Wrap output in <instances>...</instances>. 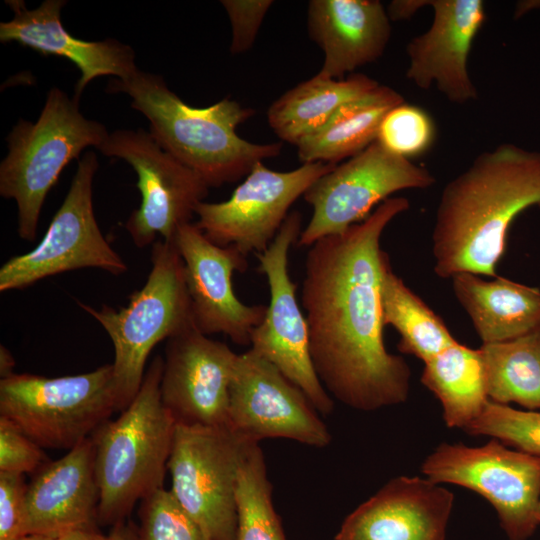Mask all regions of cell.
Here are the masks:
<instances>
[{"label":"cell","mask_w":540,"mask_h":540,"mask_svg":"<svg viewBox=\"0 0 540 540\" xmlns=\"http://www.w3.org/2000/svg\"><path fill=\"white\" fill-rule=\"evenodd\" d=\"M434 16L424 33L406 47V78L420 89L435 85L450 102L476 100L478 91L468 72V57L485 18L482 0H428Z\"/></svg>","instance_id":"obj_18"},{"label":"cell","mask_w":540,"mask_h":540,"mask_svg":"<svg viewBox=\"0 0 540 540\" xmlns=\"http://www.w3.org/2000/svg\"><path fill=\"white\" fill-rule=\"evenodd\" d=\"M335 166L315 162L274 171L258 162L228 200L199 203L195 224L218 246H232L245 256L262 253L278 234L292 204Z\"/></svg>","instance_id":"obj_14"},{"label":"cell","mask_w":540,"mask_h":540,"mask_svg":"<svg viewBox=\"0 0 540 540\" xmlns=\"http://www.w3.org/2000/svg\"><path fill=\"white\" fill-rule=\"evenodd\" d=\"M98 504L95 448L89 437L35 472L25 497V535L57 537L93 526Z\"/></svg>","instance_id":"obj_21"},{"label":"cell","mask_w":540,"mask_h":540,"mask_svg":"<svg viewBox=\"0 0 540 540\" xmlns=\"http://www.w3.org/2000/svg\"><path fill=\"white\" fill-rule=\"evenodd\" d=\"M116 411L112 364L75 375L14 373L0 380V416L42 448L72 449Z\"/></svg>","instance_id":"obj_7"},{"label":"cell","mask_w":540,"mask_h":540,"mask_svg":"<svg viewBox=\"0 0 540 540\" xmlns=\"http://www.w3.org/2000/svg\"><path fill=\"white\" fill-rule=\"evenodd\" d=\"M173 242L183 261L195 327L207 336L220 333L235 344L250 345L267 306L244 304L233 291L232 275L246 271L247 256L214 244L191 222L178 228Z\"/></svg>","instance_id":"obj_16"},{"label":"cell","mask_w":540,"mask_h":540,"mask_svg":"<svg viewBox=\"0 0 540 540\" xmlns=\"http://www.w3.org/2000/svg\"><path fill=\"white\" fill-rule=\"evenodd\" d=\"M17 540H56L53 536L41 535V534H26L18 538Z\"/></svg>","instance_id":"obj_40"},{"label":"cell","mask_w":540,"mask_h":540,"mask_svg":"<svg viewBox=\"0 0 540 540\" xmlns=\"http://www.w3.org/2000/svg\"><path fill=\"white\" fill-rule=\"evenodd\" d=\"M253 444L229 426L176 424L170 491L210 540L236 538L238 476Z\"/></svg>","instance_id":"obj_8"},{"label":"cell","mask_w":540,"mask_h":540,"mask_svg":"<svg viewBox=\"0 0 540 540\" xmlns=\"http://www.w3.org/2000/svg\"><path fill=\"white\" fill-rule=\"evenodd\" d=\"M301 223L302 215L291 212L269 247L256 254L258 270L268 282L270 303L263 321L251 334L250 349L300 388L319 414L329 415L334 400L315 372L306 318L288 271L289 249L301 235Z\"/></svg>","instance_id":"obj_13"},{"label":"cell","mask_w":540,"mask_h":540,"mask_svg":"<svg viewBox=\"0 0 540 540\" xmlns=\"http://www.w3.org/2000/svg\"><path fill=\"white\" fill-rule=\"evenodd\" d=\"M232 27L230 52L240 54L254 44L258 31L272 6V0H222Z\"/></svg>","instance_id":"obj_34"},{"label":"cell","mask_w":540,"mask_h":540,"mask_svg":"<svg viewBox=\"0 0 540 540\" xmlns=\"http://www.w3.org/2000/svg\"><path fill=\"white\" fill-rule=\"evenodd\" d=\"M437 484L472 490L495 509L508 540H528L539 522L540 456L508 448L497 439L477 447L441 443L421 465Z\"/></svg>","instance_id":"obj_9"},{"label":"cell","mask_w":540,"mask_h":540,"mask_svg":"<svg viewBox=\"0 0 540 540\" xmlns=\"http://www.w3.org/2000/svg\"><path fill=\"white\" fill-rule=\"evenodd\" d=\"M535 517H536L537 521L540 524V500H539V502L537 503V506H536Z\"/></svg>","instance_id":"obj_41"},{"label":"cell","mask_w":540,"mask_h":540,"mask_svg":"<svg viewBox=\"0 0 540 540\" xmlns=\"http://www.w3.org/2000/svg\"><path fill=\"white\" fill-rule=\"evenodd\" d=\"M435 182L427 168L389 152L375 141L336 165L304 193L313 214L297 245L310 247L325 236L343 233L395 192L426 189Z\"/></svg>","instance_id":"obj_11"},{"label":"cell","mask_w":540,"mask_h":540,"mask_svg":"<svg viewBox=\"0 0 540 540\" xmlns=\"http://www.w3.org/2000/svg\"><path fill=\"white\" fill-rule=\"evenodd\" d=\"M410 207L390 197L362 222L309 247L301 303L315 372L330 396L359 411L404 403L410 392L407 362L388 352L381 306L380 247L387 225Z\"/></svg>","instance_id":"obj_1"},{"label":"cell","mask_w":540,"mask_h":540,"mask_svg":"<svg viewBox=\"0 0 540 540\" xmlns=\"http://www.w3.org/2000/svg\"><path fill=\"white\" fill-rule=\"evenodd\" d=\"M151 263L145 284L130 295L127 306L117 310L103 305L97 309L77 301L112 341L118 411L138 393L153 348L195 327L184 265L174 242L157 240L152 246Z\"/></svg>","instance_id":"obj_6"},{"label":"cell","mask_w":540,"mask_h":540,"mask_svg":"<svg viewBox=\"0 0 540 540\" xmlns=\"http://www.w3.org/2000/svg\"><path fill=\"white\" fill-rule=\"evenodd\" d=\"M94 151L79 160L69 190L41 241L0 268V292L23 289L63 272L97 268L121 275L128 266L102 234L93 208Z\"/></svg>","instance_id":"obj_10"},{"label":"cell","mask_w":540,"mask_h":540,"mask_svg":"<svg viewBox=\"0 0 540 540\" xmlns=\"http://www.w3.org/2000/svg\"><path fill=\"white\" fill-rule=\"evenodd\" d=\"M235 540H287L272 501L264 455L254 443L240 467Z\"/></svg>","instance_id":"obj_29"},{"label":"cell","mask_w":540,"mask_h":540,"mask_svg":"<svg viewBox=\"0 0 540 540\" xmlns=\"http://www.w3.org/2000/svg\"><path fill=\"white\" fill-rule=\"evenodd\" d=\"M162 370L157 355L131 403L91 436L103 524L123 522L138 501L164 487L176 422L161 400Z\"/></svg>","instance_id":"obj_4"},{"label":"cell","mask_w":540,"mask_h":540,"mask_svg":"<svg viewBox=\"0 0 540 540\" xmlns=\"http://www.w3.org/2000/svg\"><path fill=\"white\" fill-rule=\"evenodd\" d=\"M454 494L419 476H398L343 521L335 540H446Z\"/></svg>","instance_id":"obj_19"},{"label":"cell","mask_w":540,"mask_h":540,"mask_svg":"<svg viewBox=\"0 0 540 540\" xmlns=\"http://www.w3.org/2000/svg\"><path fill=\"white\" fill-rule=\"evenodd\" d=\"M381 306L384 326H392L400 335L401 353L425 363L457 342L441 317L392 270L390 259L382 275Z\"/></svg>","instance_id":"obj_27"},{"label":"cell","mask_w":540,"mask_h":540,"mask_svg":"<svg viewBox=\"0 0 540 540\" xmlns=\"http://www.w3.org/2000/svg\"><path fill=\"white\" fill-rule=\"evenodd\" d=\"M107 157L125 160L138 176L139 207L125 223L134 245L145 248L158 236L173 241L178 228L191 222L209 186L192 169L163 150L143 129H119L98 147Z\"/></svg>","instance_id":"obj_12"},{"label":"cell","mask_w":540,"mask_h":540,"mask_svg":"<svg viewBox=\"0 0 540 540\" xmlns=\"http://www.w3.org/2000/svg\"><path fill=\"white\" fill-rule=\"evenodd\" d=\"M428 5V1H392L387 8L390 21H398L411 17L419 8Z\"/></svg>","instance_id":"obj_36"},{"label":"cell","mask_w":540,"mask_h":540,"mask_svg":"<svg viewBox=\"0 0 540 540\" xmlns=\"http://www.w3.org/2000/svg\"><path fill=\"white\" fill-rule=\"evenodd\" d=\"M451 280L454 295L483 344L512 340L540 328L539 288L467 272Z\"/></svg>","instance_id":"obj_23"},{"label":"cell","mask_w":540,"mask_h":540,"mask_svg":"<svg viewBox=\"0 0 540 540\" xmlns=\"http://www.w3.org/2000/svg\"><path fill=\"white\" fill-rule=\"evenodd\" d=\"M463 431L489 436L516 450L540 456V411L537 410H518L488 400L479 416Z\"/></svg>","instance_id":"obj_30"},{"label":"cell","mask_w":540,"mask_h":540,"mask_svg":"<svg viewBox=\"0 0 540 540\" xmlns=\"http://www.w3.org/2000/svg\"><path fill=\"white\" fill-rule=\"evenodd\" d=\"M56 540H113L111 534L104 536L93 526L76 528L55 537Z\"/></svg>","instance_id":"obj_37"},{"label":"cell","mask_w":540,"mask_h":540,"mask_svg":"<svg viewBox=\"0 0 540 540\" xmlns=\"http://www.w3.org/2000/svg\"><path fill=\"white\" fill-rule=\"evenodd\" d=\"M307 29L324 54L318 74L331 79L376 61L391 37L390 19L378 0H311Z\"/></svg>","instance_id":"obj_22"},{"label":"cell","mask_w":540,"mask_h":540,"mask_svg":"<svg viewBox=\"0 0 540 540\" xmlns=\"http://www.w3.org/2000/svg\"><path fill=\"white\" fill-rule=\"evenodd\" d=\"M403 102L398 91L379 84L343 104L323 127L296 145L299 160L337 165L357 155L376 141L388 111Z\"/></svg>","instance_id":"obj_24"},{"label":"cell","mask_w":540,"mask_h":540,"mask_svg":"<svg viewBox=\"0 0 540 540\" xmlns=\"http://www.w3.org/2000/svg\"><path fill=\"white\" fill-rule=\"evenodd\" d=\"M46 462L42 447L10 420L0 416V472L35 473Z\"/></svg>","instance_id":"obj_33"},{"label":"cell","mask_w":540,"mask_h":540,"mask_svg":"<svg viewBox=\"0 0 540 540\" xmlns=\"http://www.w3.org/2000/svg\"><path fill=\"white\" fill-rule=\"evenodd\" d=\"M432 117L421 107L403 102L384 116L376 141L406 159L425 153L435 140Z\"/></svg>","instance_id":"obj_31"},{"label":"cell","mask_w":540,"mask_h":540,"mask_svg":"<svg viewBox=\"0 0 540 540\" xmlns=\"http://www.w3.org/2000/svg\"><path fill=\"white\" fill-rule=\"evenodd\" d=\"M113 540H138V530L132 523L119 522L110 533Z\"/></svg>","instance_id":"obj_38"},{"label":"cell","mask_w":540,"mask_h":540,"mask_svg":"<svg viewBox=\"0 0 540 540\" xmlns=\"http://www.w3.org/2000/svg\"><path fill=\"white\" fill-rule=\"evenodd\" d=\"M108 134L102 123L80 112L78 100L57 87L49 90L36 122L19 119L13 126L0 164V195L16 202L21 239H36L45 199L63 169L85 148L98 149Z\"/></svg>","instance_id":"obj_5"},{"label":"cell","mask_w":540,"mask_h":540,"mask_svg":"<svg viewBox=\"0 0 540 540\" xmlns=\"http://www.w3.org/2000/svg\"><path fill=\"white\" fill-rule=\"evenodd\" d=\"M13 18L0 23V41L16 42L43 55L64 57L80 70L74 98L79 101L86 86L100 76L126 79L138 68L134 50L115 39L87 41L71 35L61 21L64 0H45L28 9L22 0H7Z\"/></svg>","instance_id":"obj_20"},{"label":"cell","mask_w":540,"mask_h":540,"mask_svg":"<svg viewBox=\"0 0 540 540\" xmlns=\"http://www.w3.org/2000/svg\"><path fill=\"white\" fill-rule=\"evenodd\" d=\"M138 540H210L170 489L160 488L141 501Z\"/></svg>","instance_id":"obj_32"},{"label":"cell","mask_w":540,"mask_h":540,"mask_svg":"<svg viewBox=\"0 0 540 540\" xmlns=\"http://www.w3.org/2000/svg\"><path fill=\"white\" fill-rule=\"evenodd\" d=\"M228 426L254 443L285 438L324 448L332 439L303 391L251 349L238 354L234 365Z\"/></svg>","instance_id":"obj_15"},{"label":"cell","mask_w":540,"mask_h":540,"mask_svg":"<svg viewBox=\"0 0 540 540\" xmlns=\"http://www.w3.org/2000/svg\"><path fill=\"white\" fill-rule=\"evenodd\" d=\"M378 85L377 81L360 73L343 79L326 78L317 73L270 105L268 124L282 141L297 145L323 127L343 104Z\"/></svg>","instance_id":"obj_25"},{"label":"cell","mask_w":540,"mask_h":540,"mask_svg":"<svg viewBox=\"0 0 540 540\" xmlns=\"http://www.w3.org/2000/svg\"><path fill=\"white\" fill-rule=\"evenodd\" d=\"M420 381L440 401L449 428L464 430L489 400L479 349L458 341L424 363Z\"/></svg>","instance_id":"obj_26"},{"label":"cell","mask_w":540,"mask_h":540,"mask_svg":"<svg viewBox=\"0 0 540 540\" xmlns=\"http://www.w3.org/2000/svg\"><path fill=\"white\" fill-rule=\"evenodd\" d=\"M237 355L196 327L166 342L161 400L176 424L228 426L229 390Z\"/></svg>","instance_id":"obj_17"},{"label":"cell","mask_w":540,"mask_h":540,"mask_svg":"<svg viewBox=\"0 0 540 540\" xmlns=\"http://www.w3.org/2000/svg\"><path fill=\"white\" fill-rule=\"evenodd\" d=\"M24 474L0 472V540H17L25 535Z\"/></svg>","instance_id":"obj_35"},{"label":"cell","mask_w":540,"mask_h":540,"mask_svg":"<svg viewBox=\"0 0 540 540\" xmlns=\"http://www.w3.org/2000/svg\"><path fill=\"white\" fill-rule=\"evenodd\" d=\"M478 349L489 400L540 410V328Z\"/></svg>","instance_id":"obj_28"},{"label":"cell","mask_w":540,"mask_h":540,"mask_svg":"<svg viewBox=\"0 0 540 540\" xmlns=\"http://www.w3.org/2000/svg\"><path fill=\"white\" fill-rule=\"evenodd\" d=\"M533 206L540 207V151L503 143L476 156L441 193L432 232L436 275L498 276L508 230Z\"/></svg>","instance_id":"obj_2"},{"label":"cell","mask_w":540,"mask_h":540,"mask_svg":"<svg viewBox=\"0 0 540 540\" xmlns=\"http://www.w3.org/2000/svg\"><path fill=\"white\" fill-rule=\"evenodd\" d=\"M107 91L125 93L133 109L150 122L157 144L195 171L209 187L246 177L258 162L280 154L282 144H257L241 138L237 127L254 114L225 98L208 107L187 105L163 77L137 70L126 79L110 80Z\"/></svg>","instance_id":"obj_3"},{"label":"cell","mask_w":540,"mask_h":540,"mask_svg":"<svg viewBox=\"0 0 540 540\" xmlns=\"http://www.w3.org/2000/svg\"><path fill=\"white\" fill-rule=\"evenodd\" d=\"M15 359L10 350L1 344L0 346V376L1 379L14 374Z\"/></svg>","instance_id":"obj_39"}]
</instances>
